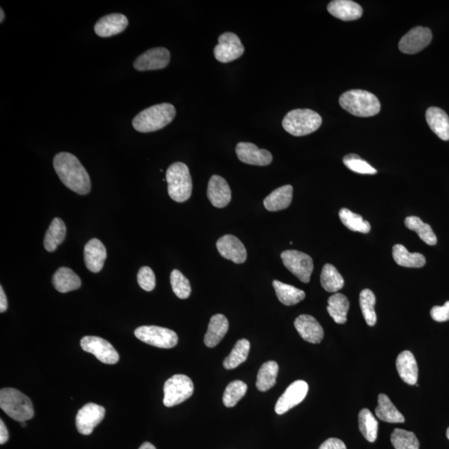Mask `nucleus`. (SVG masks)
Listing matches in <instances>:
<instances>
[{"label":"nucleus","instance_id":"nucleus-1","mask_svg":"<svg viewBox=\"0 0 449 449\" xmlns=\"http://www.w3.org/2000/svg\"><path fill=\"white\" fill-rule=\"evenodd\" d=\"M53 167L61 182L68 189L80 195L90 193L89 175L75 156L69 152H60L54 157Z\"/></svg>","mask_w":449,"mask_h":449},{"label":"nucleus","instance_id":"nucleus-2","mask_svg":"<svg viewBox=\"0 0 449 449\" xmlns=\"http://www.w3.org/2000/svg\"><path fill=\"white\" fill-rule=\"evenodd\" d=\"M175 108L170 104H160L138 113L132 120L134 130L147 134L162 130L173 122Z\"/></svg>","mask_w":449,"mask_h":449},{"label":"nucleus","instance_id":"nucleus-3","mask_svg":"<svg viewBox=\"0 0 449 449\" xmlns=\"http://www.w3.org/2000/svg\"><path fill=\"white\" fill-rule=\"evenodd\" d=\"M339 101L345 111L361 118L376 116L380 112L378 97L365 90H350L343 93Z\"/></svg>","mask_w":449,"mask_h":449},{"label":"nucleus","instance_id":"nucleus-4","mask_svg":"<svg viewBox=\"0 0 449 449\" xmlns=\"http://www.w3.org/2000/svg\"><path fill=\"white\" fill-rule=\"evenodd\" d=\"M0 408L6 415L18 422L32 419L34 409L32 401L19 390L12 388L2 389L0 391Z\"/></svg>","mask_w":449,"mask_h":449},{"label":"nucleus","instance_id":"nucleus-5","mask_svg":"<svg viewBox=\"0 0 449 449\" xmlns=\"http://www.w3.org/2000/svg\"><path fill=\"white\" fill-rule=\"evenodd\" d=\"M166 180L169 195L173 201L182 203L189 200L193 193V181L185 163L171 164L167 171Z\"/></svg>","mask_w":449,"mask_h":449},{"label":"nucleus","instance_id":"nucleus-6","mask_svg":"<svg viewBox=\"0 0 449 449\" xmlns=\"http://www.w3.org/2000/svg\"><path fill=\"white\" fill-rule=\"evenodd\" d=\"M321 124V117L311 109H295L282 121L284 130L295 136L309 135L318 130Z\"/></svg>","mask_w":449,"mask_h":449},{"label":"nucleus","instance_id":"nucleus-7","mask_svg":"<svg viewBox=\"0 0 449 449\" xmlns=\"http://www.w3.org/2000/svg\"><path fill=\"white\" fill-rule=\"evenodd\" d=\"M163 404L173 407L189 399L194 392L193 382L184 374H175L164 385Z\"/></svg>","mask_w":449,"mask_h":449},{"label":"nucleus","instance_id":"nucleus-8","mask_svg":"<svg viewBox=\"0 0 449 449\" xmlns=\"http://www.w3.org/2000/svg\"><path fill=\"white\" fill-rule=\"evenodd\" d=\"M135 337L147 345L162 349L173 348L178 343V337L173 330L155 326H143L136 329Z\"/></svg>","mask_w":449,"mask_h":449},{"label":"nucleus","instance_id":"nucleus-9","mask_svg":"<svg viewBox=\"0 0 449 449\" xmlns=\"http://www.w3.org/2000/svg\"><path fill=\"white\" fill-rule=\"evenodd\" d=\"M283 264L293 275L304 283L310 282L314 269L313 260L307 254L289 250L281 253Z\"/></svg>","mask_w":449,"mask_h":449},{"label":"nucleus","instance_id":"nucleus-10","mask_svg":"<svg viewBox=\"0 0 449 449\" xmlns=\"http://www.w3.org/2000/svg\"><path fill=\"white\" fill-rule=\"evenodd\" d=\"M81 347L85 352L93 354L104 364L114 365L119 361V354L114 347L103 338L85 337L81 339Z\"/></svg>","mask_w":449,"mask_h":449},{"label":"nucleus","instance_id":"nucleus-11","mask_svg":"<svg viewBox=\"0 0 449 449\" xmlns=\"http://www.w3.org/2000/svg\"><path fill=\"white\" fill-rule=\"evenodd\" d=\"M244 52L245 48L239 37L230 32L220 35L218 45L214 49L216 60L224 64L238 60Z\"/></svg>","mask_w":449,"mask_h":449},{"label":"nucleus","instance_id":"nucleus-12","mask_svg":"<svg viewBox=\"0 0 449 449\" xmlns=\"http://www.w3.org/2000/svg\"><path fill=\"white\" fill-rule=\"evenodd\" d=\"M105 409L103 406L89 403L85 404L76 416V427L81 435H89L104 420Z\"/></svg>","mask_w":449,"mask_h":449},{"label":"nucleus","instance_id":"nucleus-13","mask_svg":"<svg viewBox=\"0 0 449 449\" xmlns=\"http://www.w3.org/2000/svg\"><path fill=\"white\" fill-rule=\"evenodd\" d=\"M433 40L432 31L424 27L417 26L409 30L401 38L399 48L402 53L415 54L426 48Z\"/></svg>","mask_w":449,"mask_h":449},{"label":"nucleus","instance_id":"nucleus-14","mask_svg":"<svg viewBox=\"0 0 449 449\" xmlns=\"http://www.w3.org/2000/svg\"><path fill=\"white\" fill-rule=\"evenodd\" d=\"M308 390L309 385L306 381L298 380L292 383L277 401L275 408L277 415H284L302 403L307 396Z\"/></svg>","mask_w":449,"mask_h":449},{"label":"nucleus","instance_id":"nucleus-15","mask_svg":"<svg viewBox=\"0 0 449 449\" xmlns=\"http://www.w3.org/2000/svg\"><path fill=\"white\" fill-rule=\"evenodd\" d=\"M171 54L165 48H155L141 54L134 66L138 71H151L166 68L169 64Z\"/></svg>","mask_w":449,"mask_h":449},{"label":"nucleus","instance_id":"nucleus-16","mask_svg":"<svg viewBox=\"0 0 449 449\" xmlns=\"http://www.w3.org/2000/svg\"><path fill=\"white\" fill-rule=\"evenodd\" d=\"M236 154L241 162L249 165L268 166L273 160L271 152L265 149H260L255 144L251 143H238Z\"/></svg>","mask_w":449,"mask_h":449},{"label":"nucleus","instance_id":"nucleus-17","mask_svg":"<svg viewBox=\"0 0 449 449\" xmlns=\"http://www.w3.org/2000/svg\"><path fill=\"white\" fill-rule=\"evenodd\" d=\"M217 248L222 257L234 263L242 264L247 260V250L235 236L226 235L221 237L217 242Z\"/></svg>","mask_w":449,"mask_h":449},{"label":"nucleus","instance_id":"nucleus-18","mask_svg":"<svg viewBox=\"0 0 449 449\" xmlns=\"http://www.w3.org/2000/svg\"><path fill=\"white\" fill-rule=\"evenodd\" d=\"M209 201L217 208H223L232 201V191L226 179L218 175L210 178L208 187Z\"/></svg>","mask_w":449,"mask_h":449},{"label":"nucleus","instance_id":"nucleus-19","mask_svg":"<svg viewBox=\"0 0 449 449\" xmlns=\"http://www.w3.org/2000/svg\"><path fill=\"white\" fill-rule=\"evenodd\" d=\"M296 330L304 341L311 343H319L324 338V330L313 316L302 315L294 323Z\"/></svg>","mask_w":449,"mask_h":449},{"label":"nucleus","instance_id":"nucleus-20","mask_svg":"<svg viewBox=\"0 0 449 449\" xmlns=\"http://www.w3.org/2000/svg\"><path fill=\"white\" fill-rule=\"evenodd\" d=\"M107 258V250L103 242L96 238L90 240L84 247L86 267L93 273H99L104 267Z\"/></svg>","mask_w":449,"mask_h":449},{"label":"nucleus","instance_id":"nucleus-21","mask_svg":"<svg viewBox=\"0 0 449 449\" xmlns=\"http://www.w3.org/2000/svg\"><path fill=\"white\" fill-rule=\"evenodd\" d=\"M128 26V19L121 14H111L101 18L96 23L95 31L101 38L112 37L123 33Z\"/></svg>","mask_w":449,"mask_h":449},{"label":"nucleus","instance_id":"nucleus-22","mask_svg":"<svg viewBox=\"0 0 449 449\" xmlns=\"http://www.w3.org/2000/svg\"><path fill=\"white\" fill-rule=\"evenodd\" d=\"M331 15L343 21H352L361 19L363 9L359 3L351 0H334L327 6Z\"/></svg>","mask_w":449,"mask_h":449},{"label":"nucleus","instance_id":"nucleus-23","mask_svg":"<svg viewBox=\"0 0 449 449\" xmlns=\"http://www.w3.org/2000/svg\"><path fill=\"white\" fill-rule=\"evenodd\" d=\"M396 367L402 380L409 385H417L419 368L412 352L405 350L400 353L397 358Z\"/></svg>","mask_w":449,"mask_h":449},{"label":"nucleus","instance_id":"nucleus-24","mask_svg":"<svg viewBox=\"0 0 449 449\" xmlns=\"http://www.w3.org/2000/svg\"><path fill=\"white\" fill-rule=\"evenodd\" d=\"M229 329L228 318L221 314L213 316L210 320L208 332L204 337V343L208 348H214L225 337Z\"/></svg>","mask_w":449,"mask_h":449},{"label":"nucleus","instance_id":"nucleus-25","mask_svg":"<svg viewBox=\"0 0 449 449\" xmlns=\"http://www.w3.org/2000/svg\"><path fill=\"white\" fill-rule=\"evenodd\" d=\"M426 120L430 130L440 139L449 140V117L443 109L429 108L426 112Z\"/></svg>","mask_w":449,"mask_h":449},{"label":"nucleus","instance_id":"nucleus-26","mask_svg":"<svg viewBox=\"0 0 449 449\" xmlns=\"http://www.w3.org/2000/svg\"><path fill=\"white\" fill-rule=\"evenodd\" d=\"M293 198V186L286 185L273 191L265 197L264 206L269 212H279L291 205Z\"/></svg>","mask_w":449,"mask_h":449},{"label":"nucleus","instance_id":"nucleus-27","mask_svg":"<svg viewBox=\"0 0 449 449\" xmlns=\"http://www.w3.org/2000/svg\"><path fill=\"white\" fill-rule=\"evenodd\" d=\"M52 281L54 288L60 293L76 291L82 286L80 276L68 267L58 269L54 273Z\"/></svg>","mask_w":449,"mask_h":449},{"label":"nucleus","instance_id":"nucleus-28","mask_svg":"<svg viewBox=\"0 0 449 449\" xmlns=\"http://www.w3.org/2000/svg\"><path fill=\"white\" fill-rule=\"evenodd\" d=\"M376 415L378 419L386 422V423L400 424L405 421L404 415L385 393H380L378 397Z\"/></svg>","mask_w":449,"mask_h":449},{"label":"nucleus","instance_id":"nucleus-29","mask_svg":"<svg viewBox=\"0 0 449 449\" xmlns=\"http://www.w3.org/2000/svg\"><path fill=\"white\" fill-rule=\"evenodd\" d=\"M67 228L64 221L60 218H54L45 234L44 245L46 251L53 252L56 251L58 245L65 240Z\"/></svg>","mask_w":449,"mask_h":449},{"label":"nucleus","instance_id":"nucleus-30","mask_svg":"<svg viewBox=\"0 0 449 449\" xmlns=\"http://www.w3.org/2000/svg\"><path fill=\"white\" fill-rule=\"evenodd\" d=\"M273 287L275 289L277 298L284 306H295L306 298L304 291L291 284L280 282L279 280L273 281Z\"/></svg>","mask_w":449,"mask_h":449},{"label":"nucleus","instance_id":"nucleus-31","mask_svg":"<svg viewBox=\"0 0 449 449\" xmlns=\"http://www.w3.org/2000/svg\"><path fill=\"white\" fill-rule=\"evenodd\" d=\"M349 309V300L341 293H335L328 300V313L335 323L341 324V325L346 323L347 313H348Z\"/></svg>","mask_w":449,"mask_h":449},{"label":"nucleus","instance_id":"nucleus-32","mask_svg":"<svg viewBox=\"0 0 449 449\" xmlns=\"http://www.w3.org/2000/svg\"><path fill=\"white\" fill-rule=\"evenodd\" d=\"M394 261L401 267L421 268L426 263V259L420 253H409L403 245L397 244L393 247Z\"/></svg>","mask_w":449,"mask_h":449},{"label":"nucleus","instance_id":"nucleus-33","mask_svg":"<svg viewBox=\"0 0 449 449\" xmlns=\"http://www.w3.org/2000/svg\"><path fill=\"white\" fill-rule=\"evenodd\" d=\"M279 365L276 361H268L261 365L257 374L256 388L260 392L267 391L276 385Z\"/></svg>","mask_w":449,"mask_h":449},{"label":"nucleus","instance_id":"nucleus-34","mask_svg":"<svg viewBox=\"0 0 449 449\" xmlns=\"http://www.w3.org/2000/svg\"><path fill=\"white\" fill-rule=\"evenodd\" d=\"M320 282L321 286L328 292L335 293L341 290L345 284L341 273L338 269L330 264H326L323 267L321 275H320Z\"/></svg>","mask_w":449,"mask_h":449},{"label":"nucleus","instance_id":"nucleus-35","mask_svg":"<svg viewBox=\"0 0 449 449\" xmlns=\"http://www.w3.org/2000/svg\"><path fill=\"white\" fill-rule=\"evenodd\" d=\"M251 343L245 339L238 341L232 352L225 359L223 365L226 369H234L247 361Z\"/></svg>","mask_w":449,"mask_h":449},{"label":"nucleus","instance_id":"nucleus-36","mask_svg":"<svg viewBox=\"0 0 449 449\" xmlns=\"http://www.w3.org/2000/svg\"><path fill=\"white\" fill-rule=\"evenodd\" d=\"M406 228L415 232L420 239L429 245L437 244V236L430 226L424 223L417 217H408L404 221Z\"/></svg>","mask_w":449,"mask_h":449},{"label":"nucleus","instance_id":"nucleus-37","mask_svg":"<svg viewBox=\"0 0 449 449\" xmlns=\"http://www.w3.org/2000/svg\"><path fill=\"white\" fill-rule=\"evenodd\" d=\"M359 426L363 436L370 443L377 439L378 423L368 409H362L359 413Z\"/></svg>","mask_w":449,"mask_h":449},{"label":"nucleus","instance_id":"nucleus-38","mask_svg":"<svg viewBox=\"0 0 449 449\" xmlns=\"http://www.w3.org/2000/svg\"><path fill=\"white\" fill-rule=\"evenodd\" d=\"M339 219L343 226L352 232L367 234L370 232L369 221L363 219L361 215L355 214L349 209L342 208L339 213Z\"/></svg>","mask_w":449,"mask_h":449},{"label":"nucleus","instance_id":"nucleus-39","mask_svg":"<svg viewBox=\"0 0 449 449\" xmlns=\"http://www.w3.org/2000/svg\"><path fill=\"white\" fill-rule=\"evenodd\" d=\"M376 303V295L372 291L365 289L361 291L359 295V304L365 321L369 326H374L377 321V315L374 310Z\"/></svg>","mask_w":449,"mask_h":449},{"label":"nucleus","instance_id":"nucleus-40","mask_svg":"<svg viewBox=\"0 0 449 449\" xmlns=\"http://www.w3.org/2000/svg\"><path fill=\"white\" fill-rule=\"evenodd\" d=\"M391 443L396 449H420L419 439L413 432L396 428L391 435Z\"/></svg>","mask_w":449,"mask_h":449},{"label":"nucleus","instance_id":"nucleus-41","mask_svg":"<svg viewBox=\"0 0 449 449\" xmlns=\"http://www.w3.org/2000/svg\"><path fill=\"white\" fill-rule=\"evenodd\" d=\"M247 391V385L243 381L230 382L223 394V404L226 407H234L245 396Z\"/></svg>","mask_w":449,"mask_h":449},{"label":"nucleus","instance_id":"nucleus-42","mask_svg":"<svg viewBox=\"0 0 449 449\" xmlns=\"http://www.w3.org/2000/svg\"><path fill=\"white\" fill-rule=\"evenodd\" d=\"M171 284L174 294L179 299L185 300L189 298L191 292L190 281L178 269H174L171 273Z\"/></svg>","mask_w":449,"mask_h":449},{"label":"nucleus","instance_id":"nucleus-43","mask_svg":"<svg viewBox=\"0 0 449 449\" xmlns=\"http://www.w3.org/2000/svg\"><path fill=\"white\" fill-rule=\"evenodd\" d=\"M343 164L350 171L359 174L374 175L377 173V170L370 166L368 162L363 160L359 155L349 154L346 155L343 159Z\"/></svg>","mask_w":449,"mask_h":449},{"label":"nucleus","instance_id":"nucleus-44","mask_svg":"<svg viewBox=\"0 0 449 449\" xmlns=\"http://www.w3.org/2000/svg\"><path fill=\"white\" fill-rule=\"evenodd\" d=\"M138 282L143 290L154 291L156 287V277L154 271L148 267L141 268L138 274Z\"/></svg>","mask_w":449,"mask_h":449},{"label":"nucleus","instance_id":"nucleus-45","mask_svg":"<svg viewBox=\"0 0 449 449\" xmlns=\"http://www.w3.org/2000/svg\"><path fill=\"white\" fill-rule=\"evenodd\" d=\"M431 317L437 322H445L449 320V302L443 306H435L430 312Z\"/></svg>","mask_w":449,"mask_h":449},{"label":"nucleus","instance_id":"nucleus-46","mask_svg":"<svg viewBox=\"0 0 449 449\" xmlns=\"http://www.w3.org/2000/svg\"><path fill=\"white\" fill-rule=\"evenodd\" d=\"M319 449H347V448L342 440L330 438L320 445Z\"/></svg>","mask_w":449,"mask_h":449},{"label":"nucleus","instance_id":"nucleus-47","mask_svg":"<svg viewBox=\"0 0 449 449\" xmlns=\"http://www.w3.org/2000/svg\"><path fill=\"white\" fill-rule=\"evenodd\" d=\"M9 431L3 420H0V444H3L9 440Z\"/></svg>","mask_w":449,"mask_h":449},{"label":"nucleus","instance_id":"nucleus-48","mask_svg":"<svg viewBox=\"0 0 449 449\" xmlns=\"http://www.w3.org/2000/svg\"><path fill=\"white\" fill-rule=\"evenodd\" d=\"M8 309V300L3 287H0V312L3 313Z\"/></svg>","mask_w":449,"mask_h":449},{"label":"nucleus","instance_id":"nucleus-49","mask_svg":"<svg viewBox=\"0 0 449 449\" xmlns=\"http://www.w3.org/2000/svg\"><path fill=\"white\" fill-rule=\"evenodd\" d=\"M139 449H157L156 448L154 445H152L150 443H144L142 444V446L139 448Z\"/></svg>","mask_w":449,"mask_h":449},{"label":"nucleus","instance_id":"nucleus-50","mask_svg":"<svg viewBox=\"0 0 449 449\" xmlns=\"http://www.w3.org/2000/svg\"><path fill=\"white\" fill-rule=\"evenodd\" d=\"M0 13H1V18H0V22H3L5 19V13H3V9H0Z\"/></svg>","mask_w":449,"mask_h":449},{"label":"nucleus","instance_id":"nucleus-51","mask_svg":"<svg viewBox=\"0 0 449 449\" xmlns=\"http://www.w3.org/2000/svg\"><path fill=\"white\" fill-rule=\"evenodd\" d=\"M21 426H22V427H26L25 422H22V423H21Z\"/></svg>","mask_w":449,"mask_h":449},{"label":"nucleus","instance_id":"nucleus-52","mask_svg":"<svg viewBox=\"0 0 449 449\" xmlns=\"http://www.w3.org/2000/svg\"><path fill=\"white\" fill-rule=\"evenodd\" d=\"M447 438L449 439V427L447 429V433H446Z\"/></svg>","mask_w":449,"mask_h":449}]
</instances>
